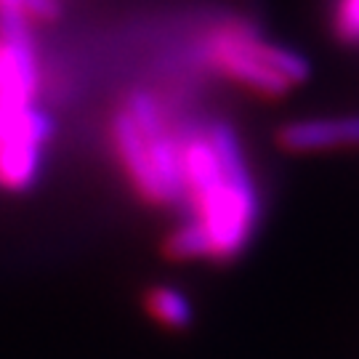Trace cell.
<instances>
[{"instance_id":"obj_2","label":"cell","mask_w":359,"mask_h":359,"mask_svg":"<svg viewBox=\"0 0 359 359\" xmlns=\"http://www.w3.org/2000/svg\"><path fill=\"white\" fill-rule=\"evenodd\" d=\"M208 62L226 77L264 96H283L309 77V62L295 51L261 40L243 25H229L205 43Z\"/></svg>"},{"instance_id":"obj_3","label":"cell","mask_w":359,"mask_h":359,"mask_svg":"<svg viewBox=\"0 0 359 359\" xmlns=\"http://www.w3.org/2000/svg\"><path fill=\"white\" fill-rule=\"evenodd\" d=\"M126 112L142 130L144 142L149 147L154 173L160 179L165 205H176L184 200V187H181V160H179V136L165 126L160 115V107L149 93H133L126 104Z\"/></svg>"},{"instance_id":"obj_7","label":"cell","mask_w":359,"mask_h":359,"mask_svg":"<svg viewBox=\"0 0 359 359\" xmlns=\"http://www.w3.org/2000/svg\"><path fill=\"white\" fill-rule=\"evenodd\" d=\"M0 13H11L25 22H51L59 16L56 0H0Z\"/></svg>"},{"instance_id":"obj_5","label":"cell","mask_w":359,"mask_h":359,"mask_svg":"<svg viewBox=\"0 0 359 359\" xmlns=\"http://www.w3.org/2000/svg\"><path fill=\"white\" fill-rule=\"evenodd\" d=\"M280 147L287 152H322L338 147H359V115L295 120L280 128Z\"/></svg>"},{"instance_id":"obj_1","label":"cell","mask_w":359,"mask_h":359,"mask_svg":"<svg viewBox=\"0 0 359 359\" xmlns=\"http://www.w3.org/2000/svg\"><path fill=\"white\" fill-rule=\"evenodd\" d=\"M224 170L221 176L189 192V224L200 234L203 256L216 264L237 261L248 250L261 221V203L245 165V154L229 126H221Z\"/></svg>"},{"instance_id":"obj_8","label":"cell","mask_w":359,"mask_h":359,"mask_svg":"<svg viewBox=\"0 0 359 359\" xmlns=\"http://www.w3.org/2000/svg\"><path fill=\"white\" fill-rule=\"evenodd\" d=\"M333 27L341 40L359 43V0H338Z\"/></svg>"},{"instance_id":"obj_6","label":"cell","mask_w":359,"mask_h":359,"mask_svg":"<svg viewBox=\"0 0 359 359\" xmlns=\"http://www.w3.org/2000/svg\"><path fill=\"white\" fill-rule=\"evenodd\" d=\"M144 309L157 325L168 330H187L194 322V304L173 285H152L144 293Z\"/></svg>"},{"instance_id":"obj_4","label":"cell","mask_w":359,"mask_h":359,"mask_svg":"<svg viewBox=\"0 0 359 359\" xmlns=\"http://www.w3.org/2000/svg\"><path fill=\"white\" fill-rule=\"evenodd\" d=\"M112 144H115L117 160H120L128 181L133 184V189L139 192V197H144L152 205H165V194H163L160 179L154 173L149 147L126 109L112 117Z\"/></svg>"}]
</instances>
